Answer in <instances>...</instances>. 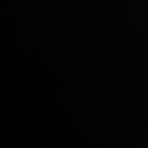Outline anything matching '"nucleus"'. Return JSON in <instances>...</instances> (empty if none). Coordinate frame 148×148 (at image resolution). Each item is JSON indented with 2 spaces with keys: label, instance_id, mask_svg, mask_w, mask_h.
<instances>
[]
</instances>
